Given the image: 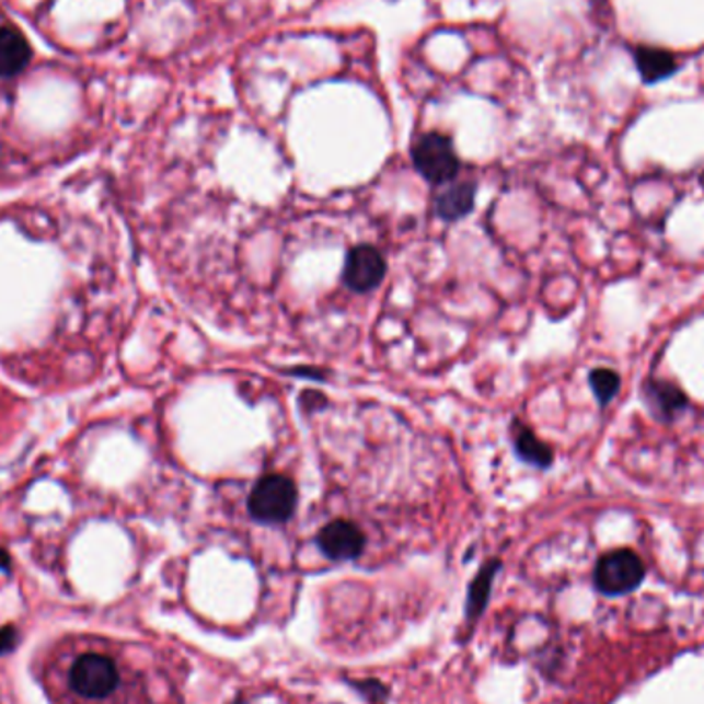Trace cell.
<instances>
[{
	"instance_id": "cell-5",
	"label": "cell",
	"mask_w": 704,
	"mask_h": 704,
	"mask_svg": "<svg viewBox=\"0 0 704 704\" xmlns=\"http://www.w3.org/2000/svg\"><path fill=\"white\" fill-rule=\"evenodd\" d=\"M385 278V259L373 245H357L346 254L344 262V285L355 292L378 289Z\"/></svg>"
},
{
	"instance_id": "cell-18",
	"label": "cell",
	"mask_w": 704,
	"mask_h": 704,
	"mask_svg": "<svg viewBox=\"0 0 704 704\" xmlns=\"http://www.w3.org/2000/svg\"><path fill=\"white\" fill-rule=\"evenodd\" d=\"M233 704H247V703H243V701H235V703Z\"/></svg>"
},
{
	"instance_id": "cell-17",
	"label": "cell",
	"mask_w": 704,
	"mask_h": 704,
	"mask_svg": "<svg viewBox=\"0 0 704 704\" xmlns=\"http://www.w3.org/2000/svg\"><path fill=\"white\" fill-rule=\"evenodd\" d=\"M0 570L2 573H11V556L9 552L0 546Z\"/></svg>"
},
{
	"instance_id": "cell-16",
	"label": "cell",
	"mask_w": 704,
	"mask_h": 704,
	"mask_svg": "<svg viewBox=\"0 0 704 704\" xmlns=\"http://www.w3.org/2000/svg\"><path fill=\"white\" fill-rule=\"evenodd\" d=\"M311 367H297V369H291L289 373L291 376H297V378H311V379H324L326 373L322 369H315V371H310Z\"/></svg>"
},
{
	"instance_id": "cell-14",
	"label": "cell",
	"mask_w": 704,
	"mask_h": 704,
	"mask_svg": "<svg viewBox=\"0 0 704 704\" xmlns=\"http://www.w3.org/2000/svg\"><path fill=\"white\" fill-rule=\"evenodd\" d=\"M350 686L357 688V692L361 694L365 701L369 704H388V688L383 686L378 680H362V682H350Z\"/></svg>"
},
{
	"instance_id": "cell-1",
	"label": "cell",
	"mask_w": 704,
	"mask_h": 704,
	"mask_svg": "<svg viewBox=\"0 0 704 704\" xmlns=\"http://www.w3.org/2000/svg\"><path fill=\"white\" fill-rule=\"evenodd\" d=\"M297 509V486L282 474H268L256 482L247 497V511L258 523H285Z\"/></svg>"
},
{
	"instance_id": "cell-11",
	"label": "cell",
	"mask_w": 704,
	"mask_h": 704,
	"mask_svg": "<svg viewBox=\"0 0 704 704\" xmlns=\"http://www.w3.org/2000/svg\"><path fill=\"white\" fill-rule=\"evenodd\" d=\"M636 69L645 83H655L673 74L676 60L670 53L657 48H638L635 53Z\"/></svg>"
},
{
	"instance_id": "cell-6",
	"label": "cell",
	"mask_w": 704,
	"mask_h": 704,
	"mask_svg": "<svg viewBox=\"0 0 704 704\" xmlns=\"http://www.w3.org/2000/svg\"><path fill=\"white\" fill-rule=\"evenodd\" d=\"M365 533L353 521L336 519L318 533V546L330 561H355L365 550Z\"/></svg>"
},
{
	"instance_id": "cell-15",
	"label": "cell",
	"mask_w": 704,
	"mask_h": 704,
	"mask_svg": "<svg viewBox=\"0 0 704 704\" xmlns=\"http://www.w3.org/2000/svg\"><path fill=\"white\" fill-rule=\"evenodd\" d=\"M19 631L13 624H7L0 628V657L13 651L18 647Z\"/></svg>"
},
{
	"instance_id": "cell-4",
	"label": "cell",
	"mask_w": 704,
	"mask_h": 704,
	"mask_svg": "<svg viewBox=\"0 0 704 704\" xmlns=\"http://www.w3.org/2000/svg\"><path fill=\"white\" fill-rule=\"evenodd\" d=\"M70 686L91 701L107 699L120 682L114 661L100 653L81 655L70 668Z\"/></svg>"
},
{
	"instance_id": "cell-3",
	"label": "cell",
	"mask_w": 704,
	"mask_h": 704,
	"mask_svg": "<svg viewBox=\"0 0 704 704\" xmlns=\"http://www.w3.org/2000/svg\"><path fill=\"white\" fill-rule=\"evenodd\" d=\"M413 163L416 172L435 186L451 184L460 173V159L455 155L451 138L439 132H427L416 138Z\"/></svg>"
},
{
	"instance_id": "cell-2",
	"label": "cell",
	"mask_w": 704,
	"mask_h": 704,
	"mask_svg": "<svg viewBox=\"0 0 704 704\" xmlns=\"http://www.w3.org/2000/svg\"><path fill=\"white\" fill-rule=\"evenodd\" d=\"M645 579V565L638 554L628 549H619L603 554L593 573L596 589L608 596L619 598L635 591Z\"/></svg>"
},
{
	"instance_id": "cell-9",
	"label": "cell",
	"mask_w": 704,
	"mask_h": 704,
	"mask_svg": "<svg viewBox=\"0 0 704 704\" xmlns=\"http://www.w3.org/2000/svg\"><path fill=\"white\" fill-rule=\"evenodd\" d=\"M474 200H476V186L468 184V182H460V184H451L449 188L443 189L437 194L435 198V215L443 221H460L468 217L474 208Z\"/></svg>"
},
{
	"instance_id": "cell-12",
	"label": "cell",
	"mask_w": 704,
	"mask_h": 704,
	"mask_svg": "<svg viewBox=\"0 0 704 704\" xmlns=\"http://www.w3.org/2000/svg\"><path fill=\"white\" fill-rule=\"evenodd\" d=\"M498 568H500V561H488L481 568V573L476 575V579L470 585L468 601H465L468 619L476 620L484 612L488 598H491V589H493V581H495Z\"/></svg>"
},
{
	"instance_id": "cell-8",
	"label": "cell",
	"mask_w": 704,
	"mask_h": 704,
	"mask_svg": "<svg viewBox=\"0 0 704 704\" xmlns=\"http://www.w3.org/2000/svg\"><path fill=\"white\" fill-rule=\"evenodd\" d=\"M32 46L25 35L13 27H0V77L11 79L27 69Z\"/></svg>"
},
{
	"instance_id": "cell-13",
	"label": "cell",
	"mask_w": 704,
	"mask_h": 704,
	"mask_svg": "<svg viewBox=\"0 0 704 704\" xmlns=\"http://www.w3.org/2000/svg\"><path fill=\"white\" fill-rule=\"evenodd\" d=\"M589 383H591V390H593V394L598 397L601 406H608L620 392L619 373L612 371V369H605V367L593 369L589 373Z\"/></svg>"
},
{
	"instance_id": "cell-10",
	"label": "cell",
	"mask_w": 704,
	"mask_h": 704,
	"mask_svg": "<svg viewBox=\"0 0 704 704\" xmlns=\"http://www.w3.org/2000/svg\"><path fill=\"white\" fill-rule=\"evenodd\" d=\"M513 446H516L517 458L526 464L546 470L554 462L552 449L532 429H528L523 425H516Z\"/></svg>"
},
{
	"instance_id": "cell-7",
	"label": "cell",
	"mask_w": 704,
	"mask_h": 704,
	"mask_svg": "<svg viewBox=\"0 0 704 704\" xmlns=\"http://www.w3.org/2000/svg\"><path fill=\"white\" fill-rule=\"evenodd\" d=\"M643 397L659 420H671L688 408L686 394L670 381H647Z\"/></svg>"
}]
</instances>
